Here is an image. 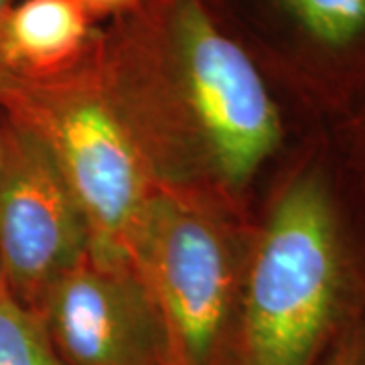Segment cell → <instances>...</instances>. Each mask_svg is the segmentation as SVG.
<instances>
[{
    "mask_svg": "<svg viewBox=\"0 0 365 365\" xmlns=\"http://www.w3.org/2000/svg\"><path fill=\"white\" fill-rule=\"evenodd\" d=\"M339 220L319 175L276 201L250 266L240 323L217 365H319L343 325Z\"/></svg>",
    "mask_w": 365,
    "mask_h": 365,
    "instance_id": "cell-1",
    "label": "cell"
},
{
    "mask_svg": "<svg viewBox=\"0 0 365 365\" xmlns=\"http://www.w3.org/2000/svg\"><path fill=\"white\" fill-rule=\"evenodd\" d=\"M0 102L49 140L90 227V260L132 266L146 195L143 163L126 128L90 93H53L37 79L0 73Z\"/></svg>",
    "mask_w": 365,
    "mask_h": 365,
    "instance_id": "cell-2",
    "label": "cell"
},
{
    "mask_svg": "<svg viewBox=\"0 0 365 365\" xmlns=\"http://www.w3.org/2000/svg\"><path fill=\"white\" fill-rule=\"evenodd\" d=\"M167 33L179 90L215 169L234 187L248 182L282 136L266 81L201 0H173Z\"/></svg>",
    "mask_w": 365,
    "mask_h": 365,
    "instance_id": "cell-3",
    "label": "cell"
},
{
    "mask_svg": "<svg viewBox=\"0 0 365 365\" xmlns=\"http://www.w3.org/2000/svg\"><path fill=\"white\" fill-rule=\"evenodd\" d=\"M0 138V264L9 292L39 313L49 290L90 258V227L37 128L13 120Z\"/></svg>",
    "mask_w": 365,
    "mask_h": 365,
    "instance_id": "cell-4",
    "label": "cell"
},
{
    "mask_svg": "<svg viewBox=\"0 0 365 365\" xmlns=\"http://www.w3.org/2000/svg\"><path fill=\"white\" fill-rule=\"evenodd\" d=\"M132 260L169 331L173 365H217L230 313V264L213 225L169 195H155Z\"/></svg>",
    "mask_w": 365,
    "mask_h": 365,
    "instance_id": "cell-5",
    "label": "cell"
},
{
    "mask_svg": "<svg viewBox=\"0 0 365 365\" xmlns=\"http://www.w3.org/2000/svg\"><path fill=\"white\" fill-rule=\"evenodd\" d=\"M39 314L66 365H173L157 300L130 266L88 258L49 290Z\"/></svg>",
    "mask_w": 365,
    "mask_h": 365,
    "instance_id": "cell-6",
    "label": "cell"
},
{
    "mask_svg": "<svg viewBox=\"0 0 365 365\" xmlns=\"http://www.w3.org/2000/svg\"><path fill=\"white\" fill-rule=\"evenodd\" d=\"M90 37L76 0H23L0 21V73L45 79L66 69Z\"/></svg>",
    "mask_w": 365,
    "mask_h": 365,
    "instance_id": "cell-7",
    "label": "cell"
},
{
    "mask_svg": "<svg viewBox=\"0 0 365 365\" xmlns=\"http://www.w3.org/2000/svg\"><path fill=\"white\" fill-rule=\"evenodd\" d=\"M311 45L349 53L365 45V0H274Z\"/></svg>",
    "mask_w": 365,
    "mask_h": 365,
    "instance_id": "cell-8",
    "label": "cell"
},
{
    "mask_svg": "<svg viewBox=\"0 0 365 365\" xmlns=\"http://www.w3.org/2000/svg\"><path fill=\"white\" fill-rule=\"evenodd\" d=\"M0 365H66L43 317L11 292L0 294Z\"/></svg>",
    "mask_w": 365,
    "mask_h": 365,
    "instance_id": "cell-9",
    "label": "cell"
},
{
    "mask_svg": "<svg viewBox=\"0 0 365 365\" xmlns=\"http://www.w3.org/2000/svg\"><path fill=\"white\" fill-rule=\"evenodd\" d=\"M319 365H365V321L347 323Z\"/></svg>",
    "mask_w": 365,
    "mask_h": 365,
    "instance_id": "cell-10",
    "label": "cell"
},
{
    "mask_svg": "<svg viewBox=\"0 0 365 365\" xmlns=\"http://www.w3.org/2000/svg\"><path fill=\"white\" fill-rule=\"evenodd\" d=\"M76 2L86 11V14H102L128 9V6H132L136 0H76Z\"/></svg>",
    "mask_w": 365,
    "mask_h": 365,
    "instance_id": "cell-11",
    "label": "cell"
},
{
    "mask_svg": "<svg viewBox=\"0 0 365 365\" xmlns=\"http://www.w3.org/2000/svg\"><path fill=\"white\" fill-rule=\"evenodd\" d=\"M13 4H14V0H0V21H2V16L6 14V11H9Z\"/></svg>",
    "mask_w": 365,
    "mask_h": 365,
    "instance_id": "cell-12",
    "label": "cell"
},
{
    "mask_svg": "<svg viewBox=\"0 0 365 365\" xmlns=\"http://www.w3.org/2000/svg\"><path fill=\"white\" fill-rule=\"evenodd\" d=\"M2 292H9V288H6V280H4V270H2V264H0V294Z\"/></svg>",
    "mask_w": 365,
    "mask_h": 365,
    "instance_id": "cell-13",
    "label": "cell"
},
{
    "mask_svg": "<svg viewBox=\"0 0 365 365\" xmlns=\"http://www.w3.org/2000/svg\"><path fill=\"white\" fill-rule=\"evenodd\" d=\"M0 167H2V138H0Z\"/></svg>",
    "mask_w": 365,
    "mask_h": 365,
    "instance_id": "cell-14",
    "label": "cell"
}]
</instances>
